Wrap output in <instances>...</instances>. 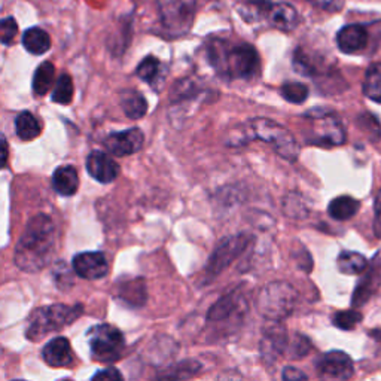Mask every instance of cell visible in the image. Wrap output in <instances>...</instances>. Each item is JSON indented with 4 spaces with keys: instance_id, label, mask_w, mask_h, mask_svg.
<instances>
[{
    "instance_id": "cell-1",
    "label": "cell",
    "mask_w": 381,
    "mask_h": 381,
    "mask_svg": "<svg viewBox=\"0 0 381 381\" xmlns=\"http://www.w3.org/2000/svg\"><path fill=\"white\" fill-rule=\"evenodd\" d=\"M57 238L52 219L46 215H36L24 228L15 246L14 261L17 266L27 273L43 270L51 261Z\"/></svg>"
},
{
    "instance_id": "cell-2",
    "label": "cell",
    "mask_w": 381,
    "mask_h": 381,
    "mask_svg": "<svg viewBox=\"0 0 381 381\" xmlns=\"http://www.w3.org/2000/svg\"><path fill=\"white\" fill-rule=\"evenodd\" d=\"M253 139L265 141L274 149L275 154L289 163L298 159L300 145L291 135V131L284 128L282 124L266 118H256L243 124L240 130L231 133V139L226 140V145H247V141Z\"/></svg>"
},
{
    "instance_id": "cell-3",
    "label": "cell",
    "mask_w": 381,
    "mask_h": 381,
    "mask_svg": "<svg viewBox=\"0 0 381 381\" xmlns=\"http://www.w3.org/2000/svg\"><path fill=\"white\" fill-rule=\"evenodd\" d=\"M84 313V306H64V304H54L50 307H42L33 311L26 329V337L30 341H41L48 333L61 331L76 319H79Z\"/></svg>"
},
{
    "instance_id": "cell-4",
    "label": "cell",
    "mask_w": 381,
    "mask_h": 381,
    "mask_svg": "<svg viewBox=\"0 0 381 381\" xmlns=\"http://www.w3.org/2000/svg\"><path fill=\"white\" fill-rule=\"evenodd\" d=\"M298 302V292L288 282H271L261 289L256 298V309L266 320L289 318Z\"/></svg>"
},
{
    "instance_id": "cell-5",
    "label": "cell",
    "mask_w": 381,
    "mask_h": 381,
    "mask_svg": "<svg viewBox=\"0 0 381 381\" xmlns=\"http://www.w3.org/2000/svg\"><path fill=\"white\" fill-rule=\"evenodd\" d=\"M88 344L92 359L103 364H112L121 359L126 350V338L118 328L101 323L90 329Z\"/></svg>"
},
{
    "instance_id": "cell-6",
    "label": "cell",
    "mask_w": 381,
    "mask_h": 381,
    "mask_svg": "<svg viewBox=\"0 0 381 381\" xmlns=\"http://www.w3.org/2000/svg\"><path fill=\"white\" fill-rule=\"evenodd\" d=\"M161 23L173 36L185 35L194 23L197 0H158Z\"/></svg>"
},
{
    "instance_id": "cell-7",
    "label": "cell",
    "mask_w": 381,
    "mask_h": 381,
    "mask_svg": "<svg viewBox=\"0 0 381 381\" xmlns=\"http://www.w3.org/2000/svg\"><path fill=\"white\" fill-rule=\"evenodd\" d=\"M251 243V235L249 234H237L233 237H228L225 240L219 244L215 252L212 253L211 258L207 261V265L204 268L206 279L211 282L215 277H217L224 270H226L238 256H240L246 247Z\"/></svg>"
},
{
    "instance_id": "cell-8",
    "label": "cell",
    "mask_w": 381,
    "mask_h": 381,
    "mask_svg": "<svg viewBox=\"0 0 381 381\" xmlns=\"http://www.w3.org/2000/svg\"><path fill=\"white\" fill-rule=\"evenodd\" d=\"M260 57L249 43L228 48L224 66V75L233 79H251L258 73Z\"/></svg>"
},
{
    "instance_id": "cell-9",
    "label": "cell",
    "mask_w": 381,
    "mask_h": 381,
    "mask_svg": "<svg viewBox=\"0 0 381 381\" xmlns=\"http://www.w3.org/2000/svg\"><path fill=\"white\" fill-rule=\"evenodd\" d=\"M309 119L313 122L311 137L309 141L313 145L323 146H338L346 141V131L337 117L331 115L329 112H311Z\"/></svg>"
},
{
    "instance_id": "cell-10",
    "label": "cell",
    "mask_w": 381,
    "mask_h": 381,
    "mask_svg": "<svg viewBox=\"0 0 381 381\" xmlns=\"http://www.w3.org/2000/svg\"><path fill=\"white\" fill-rule=\"evenodd\" d=\"M316 371L323 378H335V380H349L353 377V362L344 351L332 350L322 355L314 362Z\"/></svg>"
},
{
    "instance_id": "cell-11",
    "label": "cell",
    "mask_w": 381,
    "mask_h": 381,
    "mask_svg": "<svg viewBox=\"0 0 381 381\" xmlns=\"http://www.w3.org/2000/svg\"><path fill=\"white\" fill-rule=\"evenodd\" d=\"M264 328L261 340V356L266 364H274L288 350V331L279 320H270Z\"/></svg>"
},
{
    "instance_id": "cell-12",
    "label": "cell",
    "mask_w": 381,
    "mask_h": 381,
    "mask_svg": "<svg viewBox=\"0 0 381 381\" xmlns=\"http://www.w3.org/2000/svg\"><path fill=\"white\" fill-rule=\"evenodd\" d=\"M75 273L82 279L99 280L109 271L106 256L101 252H84L78 253L72 261Z\"/></svg>"
},
{
    "instance_id": "cell-13",
    "label": "cell",
    "mask_w": 381,
    "mask_h": 381,
    "mask_svg": "<svg viewBox=\"0 0 381 381\" xmlns=\"http://www.w3.org/2000/svg\"><path fill=\"white\" fill-rule=\"evenodd\" d=\"M145 136L140 128H130L121 133H113L104 140L108 152L117 157H127L139 152L143 148Z\"/></svg>"
},
{
    "instance_id": "cell-14",
    "label": "cell",
    "mask_w": 381,
    "mask_h": 381,
    "mask_svg": "<svg viewBox=\"0 0 381 381\" xmlns=\"http://www.w3.org/2000/svg\"><path fill=\"white\" fill-rule=\"evenodd\" d=\"M87 171L100 184H110L119 175V166L110 155L101 150H92L87 158Z\"/></svg>"
},
{
    "instance_id": "cell-15",
    "label": "cell",
    "mask_w": 381,
    "mask_h": 381,
    "mask_svg": "<svg viewBox=\"0 0 381 381\" xmlns=\"http://www.w3.org/2000/svg\"><path fill=\"white\" fill-rule=\"evenodd\" d=\"M364 273V277L359 280L353 297H351V306L355 309L367 304L369 298L378 291L381 284V261L374 260L369 268L367 266Z\"/></svg>"
},
{
    "instance_id": "cell-16",
    "label": "cell",
    "mask_w": 381,
    "mask_h": 381,
    "mask_svg": "<svg viewBox=\"0 0 381 381\" xmlns=\"http://www.w3.org/2000/svg\"><path fill=\"white\" fill-rule=\"evenodd\" d=\"M42 358L52 368H64L72 365L73 351L69 340L64 337H57L48 341L42 350Z\"/></svg>"
},
{
    "instance_id": "cell-17",
    "label": "cell",
    "mask_w": 381,
    "mask_h": 381,
    "mask_svg": "<svg viewBox=\"0 0 381 381\" xmlns=\"http://www.w3.org/2000/svg\"><path fill=\"white\" fill-rule=\"evenodd\" d=\"M368 43V32L364 26L350 24L342 27L337 35V45L344 54H355Z\"/></svg>"
},
{
    "instance_id": "cell-18",
    "label": "cell",
    "mask_w": 381,
    "mask_h": 381,
    "mask_svg": "<svg viewBox=\"0 0 381 381\" xmlns=\"http://www.w3.org/2000/svg\"><path fill=\"white\" fill-rule=\"evenodd\" d=\"M270 23L283 32H291L298 26L300 17L297 9L289 3H275L268 9Z\"/></svg>"
},
{
    "instance_id": "cell-19",
    "label": "cell",
    "mask_w": 381,
    "mask_h": 381,
    "mask_svg": "<svg viewBox=\"0 0 381 381\" xmlns=\"http://www.w3.org/2000/svg\"><path fill=\"white\" fill-rule=\"evenodd\" d=\"M52 186L57 194L63 197H70L76 194L79 188V176L78 171L72 166H63L54 171Z\"/></svg>"
},
{
    "instance_id": "cell-20",
    "label": "cell",
    "mask_w": 381,
    "mask_h": 381,
    "mask_svg": "<svg viewBox=\"0 0 381 381\" xmlns=\"http://www.w3.org/2000/svg\"><path fill=\"white\" fill-rule=\"evenodd\" d=\"M121 108L130 119H140L146 115L148 101L140 92L127 90L121 92Z\"/></svg>"
},
{
    "instance_id": "cell-21",
    "label": "cell",
    "mask_w": 381,
    "mask_h": 381,
    "mask_svg": "<svg viewBox=\"0 0 381 381\" xmlns=\"http://www.w3.org/2000/svg\"><path fill=\"white\" fill-rule=\"evenodd\" d=\"M360 208V203L358 199L349 195H341L333 198L328 206V213L335 221H347L353 217Z\"/></svg>"
},
{
    "instance_id": "cell-22",
    "label": "cell",
    "mask_w": 381,
    "mask_h": 381,
    "mask_svg": "<svg viewBox=\"0 0 381 381\" xmlns=\"http://www.w3.org/2000/svg\"><path fill=\"white\" fill-rule=\"evenodd\" d=\"M23 45L30 54L42 55L51 48V37L42 28L32 27L24 33Z\"/></svg>"
},
{
    "instance_id": "cell-23",
    "label": "cell",
    "mask_w": 381,
    "mask_h": 381,
    "mask_svg": "<svg viewBox=\"0 0 381 381\" xmlns=\"http://www.w3.org/2000/svg\"><path fill=\"white\" fill-rule=\"evenodd\" d=\"M238 304H240V298L237 297V293H228L213 304L212 309L207 313V319L211 322H222L235 313Z\"/></svg>"
},
{
    "instance_id": "cell-24",
    "label": "cell",
    "mask_w": 381,
    "mask_h": 381,
    "mask_svg": "<svg viewBox=\"0 0 381 381\" xmlns=\"http://www.w3.org/2000/svg\"><path fill=\"white\" fill-rule=\"evenodd\" d=\"M338 270L346 274V275H355L362 274L368 266V261L362 253L358 252H350V251H342L338 255L337 260Z\"/></svg>"
},
{
    "instance_id": "cell-25",
    "label": "cell",
    "mask_w": 381,
    "mask_h": 381,
    "mask_svg": "<svg viewBox=\"0 0 381 381\" xmlns=\"http://www.w3.org/2000/svg\"><path fill=\"white\" fill-rule=\"evenodd\" d=\"M362 91L369 100L381 103V63H373L367 69Z\"/></svg>"
},
{
    "instance_id": "cell-26",
    "label": "cell",
    "mask_w": 381,
    "mask_h": 381,
    "mask_svg": "<svg viewBox=\"0 0 381 381\" xmlns=\"http://www.w3.org/2000/svg\"><path fill=\"white\" fill-rule=\"evenodd\" d=\"M17 135L24 141H30L41 135V122L30 112H23L15 121Z\"/></svg>"
},
{
    "instance_id": "cell-27",
    "label": "cell",
    "mask_w": 381,
    "mask_h": 381,
    "mask_svg": "<svg viewBox=\"0 0 381 381\" xmlns=\"http://www.w3.org/2000/svg\"><path fill=\"white\" fill-rule=\"evenodd\" d=\"M55 78V68L50 61L42 63L33 76V91L36 95H45L51 90Z\"/></svg>"
},
{
    "instance_id": "cell-28",
    "label": "cell",
    "mask_w": 381,
    "mask_h": 381,
    "mask_svg": "<svg viewBox=\"0 0 381 381\" xmlns=\"http://www.w3.org/2000/svg\"><path fill=\"white\" fill-rule=\"evenodd\" d=\"M73 99V81L69 75H61L52 91V101L59 104H69Z\"/></svg>"
},
{
    "instance_id": "cell-29",
    "label": "cell",
    "mask_w": 381,
    "mask_h": 381,
    "mask_svg": "<svg viewBox=\"0 0 381 381\" xmlns=\"http://www.w3.org/2000/svg\"><path fill=\"white\" fill-rule=\"evenodd\" d=\"M282 95L283 99L288 100L289 103L301 104L309 97V88L307 85L300 82H286L282 87Z\"/></svg>"
},
{
    "instance_id": "cell-30",
    "label": "cell",
    "mask_w": 381,
    "mask_h": 381,
    "mask_svg": "<svg viewBox=\"0 0 381 381\" xmlns=\"http://www.w3.org/2000/svg\"><path fill=\"white\" fill-rule=\"evenodd\" d=\"M159 69H161V63L158 61V59L149 55L139 64L136 73H137V76L141 81H145V82L152 85L155 82V79L158 78Z\"/></svg>"
},
{
    "instance_id": "cell-31",
    "label": "cell",
    "mask_w": 381,
    "mask_h": 381,
    "mask_svg": "<svg viewBox=\"0 0 381 381\" xmlns=\"http://www.w3.org/2000/svg\"><path fill=\"white\" fill-rule=\"evenodd\" d=\"M356 124H358V127L362 131L367 133L371 141H378L380 140L381 127H380L378 119L374 115H371V113H368V112L360 113V115L356 119Z\"/></svg>"
},
{
    "instance_id": "cell-32",
    "label": "cell",
    "mask_w": 381,
    "mask_h": 381,
    "mask_svg": "<svg viewBox=\"0 0 381 381\" xmlns=\"http://www.w3.org/2000/svg\"><path fill=\"white\" fill-rule=\"evenodd\" d=\"M362 320V314L356 310H347V311H338L333 314L332 322L333 325L342 331H351L358 326V323Z\"/></svg>"
},
{
    "instance_id": "cell-33",
    "label": "cell",
    "mask_w": 381,
    "mask_h": 381,
    "mask_svg": "<svg viewBox=\"0 0 381 381\" xmlns=\"http://www.w3.org/2000/svg\"><path fill=\"white\" fill-rule=\"evenodd\" d=\"M283 211L286 215L291 217H295V219H302V217H306L309 213L306 204L302 203V198L298 194H289L284 198Z\"/></svg>"
},
{
    "instance_id": "cell-34",
    "label": "cell",
    "mask_w": 381,
    "mask_h": 381,
    "mask_svg": "<svg viewBox=\"0 0 381 381\" xmlns=\"http://www.w3.org/2000/svg\"><path fill=\"white\" fill-rule=\"evenodd\" d=\"M145 288V284H137V282H133L127 286H124V293L121 295L122 300L128 301L133 306H141L146 301V292H137L139 289Z\"/></svg>"
},
{
    "instance_id": "cell-35",
    "label": "cell",
    "mask_w": 381,
    "mask_h": 381,
    "mask_svg": "<svg viewBox=\"0 0 381 381\" xmlns=\"http://www.w3.org/2000/svg\"><path fill=\"white\" fill-rule=\"evenodd\" d=\"M199 364L197 360H186L179 364L175 369H171L170 374H164V378H189L198 373Z\"/></svg>"
},
{
    "instance_id": "cell-36",
    "label": "cell",
    "mask_w": 381,
    "mask_h": 381,
    "mask_svg": "<svg viewBox=\"0 0 381 381\" xmlns=\"http://www.w3.org/2000/svg\"><path fill=\"white\" fill-rule=\"evenodd\" d=\"M18 33V24L12 17L0 20V43L11 45Z\"/></svg>"
},
{
    "instance_id": "cell-37",
    "label": "cell",
    "mask_w": 381,
    "mask_h": 381,
    "mask_svg": "<svg viewBox=\"0 0 381 381\" xmlns=\"http://www.w3.org/2000/svg\"><path fill=\"white\" fill-rule=\"evenodd\" d=\"M291 350H289V355L293 358V359H300L302 356H306L309 355V351L311 350V342L309 341L307 337H304V335H298L295 337V340L292 341V344H291Z\"/></svg>"
},
{
    "instance_id": "cell-38",
    "label": "cell",
    "mask_w": 381,
    "mask_h": 381,
    "mask_svg": "<svg viewBox=\"0 0 381 381\" xmlns=\"http://www.w3.org/2000/svg\"><path fill=\"white\" fill-rule=\"evenodd\" d=\"M283 380H288V381H297V380H307V374H304L301 369L298 368H293V367H286L283 369Z\"/></svg>"
},
{
    "instance_id": "cell-39",
    "label": "cell",
    "mask_w": 381,
    "mask_h": 381,
    "mask_svg": "<svg viewBox=\"0 0 381 381\" xmlns=\"http://www.w3.org/2000/svg\"><path fill=\"white\" fill-rule=\"evenodd\" d=\"M375 217H374V233L378 238H381V189L375 197Z\"/></svg>"
},
{
    "instance_id": "cell-40",
    "label": "cell",
    "mask_w": 381,
    "mask_h": 381,
    "mask_svg": "<svg viewBox=\"0 0 381 381\" xmlns=\"http://www.w3.org/2000/svg\"><path fill=\"white\" fill-rule=\"evenodd\" d=\"M92 380H122V374L115 368H108L95 374Z\"/></svg>"
},
{
    "instance_id": "cell-41",
    "label": "cell",
    "mask_w": 381,
    "mask_h": 381,
    "mask_svg": "<svg viewBox=\"0 0 381 381\" xmlns=\"http://www.w3.org/2000/svg\"><path fill=\"white\" fill-rule=\"evenodd\" d=\"M310 2L322 9H326V11H337L341 9V0H310Z\"/></svg>"
},
{
    "instance_id": "cell-42",
    "label": "cell",
    "mask_w": 381,
    "mask_h": 381,
    "mask_svg": "<svg viewBox=\"0 0 381 381\" xmlns=\"http://www.w3.org/2000/svg\"><path fill=\"white\" fill-rule=\"evenodd\" d=\"M8 158H9V145L6 137L0 133V170L6 167L8 164Z\"/></svg>"
},
{
    "instance_id": "cell-43",
    "label": "cell",
    "mask_w": 381,
    "mask_h": 381,
    "mask_svg": "<svg viewBox=\"0 0 381 381\" xmlns=\"http://www.w3.org/2000/svg\"><path fill=\"white\" fill-rule=\"evenodd\" d=\"M371 335H373L374 338H377V340L381 341V331H374L373 333H371Z\"/></svg>"
}]
</instances>
